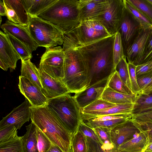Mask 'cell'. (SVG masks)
<instances>
[{"label": "cell", "instance_id": "obj_13", "mask_svg": "<svg viewBox=\"0 0 152 152\" xmlns=\"http://www.w3.org/2000/svg\"><path fill=\"white\" fill-rule=\"evenodd\" d=\"M20 57L9 40L7 35L0 31V66L7 71H11L16 67L17 63Z\"/></svg>", "mask_w": 152, "mask_h": 152}, {"label": "cell", "instance_id": "obj_44", "mask_svg": "<svg viewBox=\"0 0 152 152\" xmlns=\"http://www.w3.org/2000/svg\"><path fill=\"white\" fill-rule=\"evenodd\" d=\"M131 120L148 137V145L152 143V122L138 121Z\"/></svg>", "mask_w": 152, "mask_h": 152}, {"label": "cell", "instance_id": "obj_34", "mask_svg": "<svg viewBox=\"0 0 152 152\" xmlns=\"http://www.w3.org/2000/svg\"><path fill=\"white\" fill-rule=\"evenodd\" d=\"M132 118V117H129L103 121L83 122L86 125L92 128L101 127L112 129L118 125L131 118Z\"/></svg>", "mask_w": 152, "mask_h": 152}, {"label": "cell", "instance_id": "obj_12", "mask_svg": "<svg viewBox=\"0 0 152 152\" xmlns=\"http://www.w3.org/2000/svg\"><path fill=\"white\" fill-rule=\"evenodd\" d=\"M32 106L29 101L25 99L20 105L14 108L0 121V128L10 125L20 129L22 126L31 119L30 107Z\"/></svg>", "mask_w": 152, "mask_h": 152}, {"label": "cell", "instance_id": "obj_43", "mask_svg": "<svg viewBox=\"0 0 152 152\" xmlns=\"http://www.w3.org/2000/svg\"><path fill=\"white\" fill-rule=\"evenodd\" d=\"M78 129L86 137H88L98 142L103 144L93 129L86 125L83 120L80 124Z\"/></svg>", "mask_w": 152, "mask_h": 152}, {"label": "cell", "instance_id": "obj_41", "mask_svg": "<svg viewBox=\"0 0 152 152\" xmlns=\"http://www.w3.org/2000/svg\"><path fill=\"white\" fill-rule=\"evenodd\" d=\"M128 64L132 91L135 95L141 94V91L138 86L137 81L136 66L130 62H128Z\"/></svg>", "mask_w": 152, "mask_h": 152}, {"label": "cell", "instance_id": "obj_8", "mask_svg": "<svg viewBox=\"0 0 152 152\" xmlns=\"http://www.w3.org/2000/svg\"><path fill=\"white\" fill-rule=\"evenodd\" d=\"M64 51L61 46L46 48L41 57L39 69L61 81L64 77Z\"/></svg>", "mask_w": 152, "mask_h": 152}, {"label": "cell", "instance_id": "obj_1", "mask_svg": "<svg viewBox=\"0 0 152 152\" xmlns=\"http://www.w3.org/2000/svg\"><path fill=\"white\" fill-rule=\"evenodd\" d=\"M115 37L114 34L84 46L73 48L90 70L91 81L89 86L109 77L114 72L113 49Z\"/></svg>", "mask_w": 152, "mask_h": 152}, {"label": "cell", "instance_id": "obj_38", "mask_svg": "<svg viewBox=\"0 0 152 152\" xmlns=\"http://www.w3.org/2000/svg\"><path fill=\"white\" fill-rule=\"evenodd\" d=\"M113 56L115 68L124 57V50L121 35L118 32L115 34V37L113 46Z\"/></svg>", "mask_w": 152, "mask_h": 152}, {"label": "cell", "instance_id": "obj_15", "mask_svg": "<svg viewBox=\"0 0 152 152\" xmlns=\"http://www.w3.org/2000/svg\"><path fill=\"white\" fill-rule=\"evenodd\" d=\"M110 77L95 83L83 91L75 94L74 96L81 109L101 97L107 86Z\"/></svg>", "mask_w": 152, "mask_h": 152}, {"label": "cell", "instance_id": "obj_32", "mask_svg": "<svg viewBox=\"0 0 152 152\" xmlns=\"http://www.w3.org/2000/svg\"><path fill=\"white\" fill-rule=\"evenodd\" d=\"M125 8L142 25L144 28L152 27V22L139 10L127 0H123Z\"/></svg>", "mask_w": 152, "mask_h": 152}, {"label": "cell", "instance_id": "obj_42", "mask_svg": "<svg viewBox=\"0 0 152 152\" xmlns=\"http://www.w3.org/2000/svg\"><path fill=\"white\" fill-rule=\"evenodd\" d=\"M97 134L102 143L111 144L112 142L110 131L111 129L103 127H97L93 128Z\"/></svg>", "mask_w": 152, "mask_h": 152}, {"label": "cell", "instance_id": "obj_11", "mask_svg": "<svg viewBox=\"0 0 152 152\" xmlns=\"http://www.w3.org/2000/svg\"><path fill=\"white\" fill-rule=\"evenodd\" d=\"M18 88L20 93L34 107L46 105L48 99L42 90L26 78L20 76Z\"/></svg>", "mask_w": 152, "mask_h": 152}, {"label": "cell", "instance_id": "obj_53", "mask_svg": "<svg viewBox=\"0 0 152 152\" xmlns=\"http://www.w3.org/2000/svg\"><path fill=\"white\" fill-rule=\"evenodd\" d=\"M149 63L150 65V69L151 71H152V61L148 62Z\"/></svg>", "mask_w": 152, "mask_h": 152}, {"label": "cell", "instance_id": "obj_51", "mask_svg": "<svg viewBox=\"0 0 152 152\" xmlns=\"http://www.w3.org/2000/svg\"><path fill=\"white\" fill-rule=\"evenodd\" d=\"M47 152H64L58 146L52 144L50 149Z\"/></svg>", "mask_w": 152, "mask_h": 152}, {"label": "cell", "instance_id": "obj_27", "mask_svg": "<svg viewBox=\"0 0 152 152\" xmlns=\"http://www.w3.org/2000/svg\"><path fill=\"white\" fill-rule=\"evenodd\" d=\"M107 86L120 93L131 95H135L121 80L115 70L110 76Z\"/></svg>", "mask_w": 152, "mask_h": 152}, {"label": "cell", "instance_id": "obj_3", "mask_svg": "<svg viewBox=\"0 0 152 152\" xmlns=\"http://www.w3.org/2000/svg\"><path fill=\"white\" fill-rule=\"evenodd\" d=\"M63 48L65 58L64 77L61 81L70 93L76 94L89 86L91 71L74 49L63 46Z\"/></svg>", "mask_w": 152, "mask_h": 152}, {"label": "cell", "instance_id": "obj_52", "mask_svg": "<svg viewBox=\"0 0 152 152\" xmlns=\"http://www.w3.org/2000/svg\"><path fill=\"white\" fill-rule=\"evenodd\" d=\"M143 152H152V143L148 145Z\"/></svg>", "mask_w": 152, "mask_h": 152}, {"label": "cell", "instance_id": "obj_2", "mask_svg": "<svg viewBox=\"0 0 152 152\" xmlns=\"http://www.w3.org/2000/svg\"><path fill=\"white\" fill-rule=\"evenodd\" d=\"M30 108L31 122L52 144L64 152H72L71 134L47 106Z\"/></svg>", "mask_w": 152, "mask_h": 152}, {"label": "cell", "instance_id": "obj_22", "mask_svg": "<svg viewBox=\"0 0 152 152\" xmlns=\"http://www.w3.org/2000/svg\"><path fill=\"white\" fill-rule=\"evenodd\" d=\"M26 132L22 137L24 152H39L37 127L32 122L26 126Z\"/></svg>", "mask_w": 152, "mask_h": 152}, {"label": "cell", "instance_id": "obj_28", "mask_svg": "<svg viewBox=\"0 0 152 152\" xmlns=\"http://www.w3.org/2000/svg\"><path fill=\"white\" fill-rule=\"evenodd\" d=\"M152 110V94L137 95L132 114Z\"/></svg>", "mask_w": 152, "mask_h": 152}, {"label": "cell", "instance_id": "obj_26", "mask_svg": "<svg viewBox=\"0 0 152 152\" xmlns=\"http://www.w3.org/2000/svg\"><path fill=\"white\" fill-rule=\"evenodd\" d=\"M134 103L117 104L114 106L101 110L86 112L83 114L94 115H103L116 114H132Z\"/></svg>", "mask_w": 152, "mask_h": 152}, {"label": "cell", "instance_id": "obj_45", "mask_svg": "<svg viewBox=\"0 0 152 152\" xmlns=\"http://www.w3.org/2000/svg\"><path fill=\"white\" fill-rule=\"evenodd\" d=\"M151 61H152V32L146 43L139 65Z\"/></svg>", "mask_w": 152, "mask_h": 152}, {"label": "cell", "instance_id": "obj_37", "mask_svg": "<svg viewBox=\"0 0 152 152\" xmlns=\"http://www.w3.org/2000/svg\"><path fill=\"white\" fill-rule=\"evenodd\" d=\"M116 104L110 102L100 98L83 109H81V113L98 111L114 106Z\"/></svg>", "mask_w": 152, "mask_h": 152}, {"label": "cell", "instance_id": "obj_47", "mask_svg": "<svg viewBox=\"0 0 152 152\" xmlns=\"http://www.w3.org/2000/svg\"><path fill=\"white\" fill-rule=\"evenodd\" d=\"M152 80V71L137 77L138 86L142 91Z\"/></svg>", "mask_w": 152, "mask_h": 152}, {"label": "cell", "instance_id": "obj_25", "mask_svg": "<svg viewBox=\"0 0 152 152\" xmlns=\"http://www.w3.org/2000/svg\"><path fill=\"white\" fill-rule=\"evenodd\" d=\"M57 0H22L30 18L38 17Z\"/></svg>", "mask_w": 152, "mask_h": 152}, {"label": "cell", "instance_id": "obj_5", "mask_svg": "<svg viewBox=\"0 0 152 152\" xmlns=\"http://www.w3.org/2000/svg\"><path fill=\"white\" fill-rule=\"evenodd\" d=\"M47 106L58 119L72 136L83 121L81 109L74 96L69 94L49 99Z\"/></svg>", "mask_w": 152, "mask_h": 152}, {"label": "cell", "instance_id": "obj_39", "mask_svg": "<svg viewBox=\"0 0 152 152\" xmlns=\"http://www.w3.org/2000/svg\"><path fill=\"white\" fill-rule=\"evenodd\" d=\"M18 129L12 125L0 128V144L11 140L18 136Z\"/></svg>", "mask_w": 152, "mask_h": 152}, {"label": "cell", "instance_id": "obj_56", "mask_svg": "<svg viewBox=\"0 0 152 152\" xmlns=\"http://www.w3.org/2000/svg\"><path fill=\"white\" fill-rule=\"evenodd\" d=\"M151 94H152V93Z\"/></svg>", "mask_w": 152, "mask_h": 152}, {"label": "cell", "instance_id": "obj_50", "mask_svg": "<svg viewBox=\"0 0 152 152\" xmlns=\"http://www.w3.org/2000/svg\"><path fill=\"white\" fill-rule=\"evenodd\" d=\"M0 15L2 16L7 15L6 10L3 0H0Z\"/></svg>", "mask_w": 152, "mask_h": 152}, {"label": "cell", "instance_id": "obj_7", "mask_svg": "<svg viewBox=\"0 0 152 152\" xmlns=\"http://www.w3.org/2000/svg\"><path fill=\"white\" fill-rule=\"evenodd\" d=\"M27 27L39 47L47 48L63 44L64 35L63 31L56 26L40 17L30 18Z\"/></svg>", "mask_w": 152, "mask_h": 152}, {"label": "cell", "instance_id": "obj_55", "mask_svg": "<svg viewBox=\"0 0 152 152\" xmlns=\"http://www.w3.org/2000/svg\"><path fill=\"white\" fill-rule=\"evenodd\" d=\"M1 16L0 15V24H1Z\"/></svg>", "mask_w": 152, "mask_h": 152}, {"label": "cell", "instance_id": "obj_20", "mask_svg": "<svg viewBox=\"0 0 152 152\" xmlns=\"http://www.w3.org/2000/svg\"><path fill=\"white\" fill-rule=\"evenodd\" d=\"M109 0H79L80 17L81 21L94 19L104 11Z\"/></svg>", "mask_w": 152, "mask_h": 152}, {"label": "cell", "instance_id": "obj_49", "mask_svg": "<svg viewBox=\"0 0 152 152\" xmlns=\"http://www.w3.org/2000/svg\"><path fill=\"white\" fill-rule=\"evenodd\" d=\"M152 93V80L142 91L141 94L148 95Z\"/></svg>", "mask_w": 152, "mask_h": 152}, {"label": "cell", "instance_id": "obj_30", "mask_svg": "<svg viewBox=\"0 0 152 152\" xmlns=\"http://www.w3.org/2000/svg\"><path fill=\"white\" fill-rule=\"evenodd\" d=\"M10 43L20 56L21 60L31 59V52L23 43L8 33H5Z\"/></svg>", "mask_w": 152, "mask_h": 152}, {"label": "cell", "instance_id": "obj_6", "mask_svg": "<svg viewBox=\"0 0 152 152\" xmlns=\"http://www.w3.org/2000/svg\"><path fill=\"white\" fill-rule=\"evenodd\" d=\"M64 35L63 46L72 48L111 36L99 21L94 19L81 21L77 27Z\"/></svg>", "mask_w": 152, "mask_h": 152}, {"label": "cell", "instance_id": "obj_54", "mask_svg": "<svg viewBox=\"0 0 152 152\" xmlns=\"http://www.w3.org/2000/svg\"><path fill=\"white\" fill-rule=\"evenodd\" d=\"M148 1L152 4V0H147Z\"/></svg>", "mask_w": 152, "mask_h": 152}, {"label": "cell", "instance_id": "obj_23", "mask_svg": "<svg viewBox=\"0 0 152 152\" xmlns=\"http://www.w3.org/2000/svg\"><path fill=\"white\" fill-rule=\"evenodd\" d=\"M21 77L27 78L42 91L39 69L37 68L30 59L21 60Z\"/></svg>", "mask_w": 152, "mask_h": 152}, {"label": "cell", "instance_id": "obj_10", "mask_svg": "<svg viewBox=\"0 0 152 152\" xmlns=\"http://www.w3.org/2000/svg\"><path fill=\"white\" fill-rule=\"evenodd\" d=\"M144 28L125 7L118 32L120 34L124 55Z\"/></svg>", "mask_w": 152, "mask_h": 152}, {"label": "cell", "instance_id": "obj_24", "mask_svg": "<svg viewBox=\"0 0 152 152\" xmlns=\"http://www.w3.org/2000/svg\"><path fill=\"white\" fill-rule=\"evenodd\" d=\"M137 95H131L116 91L107 86L101 98L110 102L115 104L135 103Z\"/></svg>", "mask_w": 152, "mask_h": 152}, {"label": "cell", "instance_id": "obj_21", "mask_svg": "<svg viewBox=\"0 0 152 152\" xmlns=\"http://www.w3.org/2000/svg\"><path fill=\"white\" fill-rule=\"evenodd\" d=\"M148 145V137L141 131L133 138L121 145L118 149L125 152H143Z\"/></svg>", "mask_w": 152, "mask_h": 152}, {"label": "cell", "instance_id": "obj_33", "mask_svg": "<svg viewBox=\"0 0 152 152\" xmlns=\"http://www.w3.org/2000/svg\"><path fill=\"white\" fill-rule=\"evenodd\" d=\"M22 137L0 144V152H24Z\"/></svg>", "mask_w": 152, "mask_h": 152}, {"label": "cell", "instance_id": "obj_48", "mask_svg": "<svg viewBox=\"0 0 152 152\" xmlns=\"http://www.w3.org/2000/svg\"><path fill=\"white\" fill-rule=\"evenodd\" d=\"M151 72L150 65L148 63H147L136 66V72L137 77Z\"/></svg>", "mask_w": 152, "mask_h": 152}, {"label": "cell", "instance_id": "obj_31", "mask_svg": "<svg viewBox=\"0 0 152 152\" xmlns=\"http://www.w3.org/2000/svg\"><path fill=\"white\" fill-rule=\"evenodd\" d=\"M71 145L72 152H87L86 137L78 129L72 136Z\"/></svg>", "mask_w": 152, "mask_h": 152}, {"label": "cell", "instance_id": "obj_14", "mask_svg": "<svg viewBox=\"0 0 152 152\" xmlns=\"http://www.w3.org/2000/svg\"><path fill=\"white\" fill-rule=\"evenodd\" d=\"M141 131L131 118L115 126L110 131L111 139L114 147L118 148Z\"/></svg>", "mask_w": 152, "mask_h": 152}, {"label": "cell", "instance_id": "obj_16", "mask_svg": "<svg viewBox=\"0 0 152 152\" xmlns=\"http://www.w3.org/2000/svg\"><path fill=\"white\" fill-rule=\"evenodd\" d=\"M5 33H8L24 44L32 52L39 47L31 36L27 27L15 23L8 20L0 26Z\"/></svg>", "mask_w": 152, "mask_h": 152}, {"label": "cell", "instance_id": "obj_36", "mask_svg": "<svg viewBox=\"0 0 152 152\" xmlns=\"http://www.w3.org/2000/svg\"><path fill=\"white\" fill-rule=\"evenodd\" d=\"M152 22V4L147 0H127Z\"/></svg>", "mask_w": 152, "mask_h": 152}, {"label": "cell", "instance_id": "obj_9", "mask_svg": "<svg viewBox=\"0 0 152 152\" xmlns=\"http://www.w3.org/2000/svg\"><path fill=\"white\" fill-rule=\"evenodd\" d=\"M124 8L123 0H109L104 12L94 20L99 21L111 35L115 34L118 32Z\"/></svg>", "mask_w": 152, "mask_h": 152}, {"label": "cell", "instance_id": "obj_46", "mask_svg": "<svg viewBox=\"0 0 152 152\" xmlns=\"http://www.w3.org/2000/svg\"><path fill=\"white\" fill-rule=\"evenodd\" d=\"M131 119L136 121L152 122V110L132 114Z\"/></svg>", "mask_w": 152, "mask_h": 152}, {"label": "cell", "instance_id": "obj_4", "mask_svg": "<svg viewBox=\"0 0 152 152\" xmlns=\"http://www.w3.org/2000/svg\"><path fill=\"white\" fill-rule=\"evenodd\" d=\"M38 17L57 26L65 35L81 22L79 0H57Z\"/></svg>", "mask_w": 152, "mask_h": 152}, {"label": "cell", "instance_id": "obj_29", "mask_svg": "<svg viewBox=\"0 0 152 152\" xmlns=\"http://www.w3.org/2000/svg\"><path fill=\"white\" fill-rule=\"evenodd\" d=\"M87 152H125L115 148L113 144H105L98 142L86 137Z\"/></svg>", "mask_w": 152, "mask_h": 152}, {"label": "cell", "instance_id": "obj_40", "mask_svg": "<svg viewBox=\"0 0 152 152\" xmlns=\"http://www.w3.org/2000/svg\"><path fill=\"white\" fill-rule=\"evenodd\" d=\"M37 131L39 152H47L53 144L45 134L37 127Z\"/></svg>", "mask_w": 152, "mask_h": 152}, {"label": "cell", "instance_id": "obj_19", "mask_svg": "<svg viewBox=\"0 0 152 152\" xmlns=\"http://www.w3.org/2000/svg\"><path fill=\"white\" fill-rule=\"evenodd\" d=\"M39 70L42 91L48 99L70 93L68 88L61 81L53 78L39 69Z\"/></svg>", "mask_w": 152, "mask_h": 152}, {"label": "cell", "instance_id": "obj_17", "mask_svg": "<svg viewBox=\"0 0 152 152\" xmlns=\"http://www.w3.org/2000/svg\"><path fill=\"white\" fill-rule=\"evenodd\" d=\"M152 32V27L143 28L133 44L126 51L125 56L128 62L139 65L147 40Z\"/></svg>", "mask_w": 152, "mask_h": 152}, {"label": "cell", "instance_id": "obj_18", "mask_svg": "<svg viewBox=\"0 0 152 152\" xmlns=\"http://www.w3.org/2000/svg\"><path fill=\"white\" fill-rule=\"evenodd\" d=\"M8 19L15 23L27 27L30 18L22 0H2Z\"/></svg>", "mask_w": 152, "mask_h": 152}, {"label": "cell", "instance_id": "obj_35", "mask_svg": "<svg viewBox=\"0 0 152 152\" xmlns=\"http://www.w3.org/2000/svg\"><path fill=\"white\" fill-rule=\"evenodd\" d=\"M115 70L117 72L121 80L132 90L128 63L125 56L121 59L116 65Z\"/></svg>", "mask_w": 152, "mask_h": 152}]
</instances>
